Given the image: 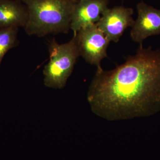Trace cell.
I'll return each mask as SVG.
<instances>
[{"mask_svg":"<svg viewBox=\"0 0 160 160\" xmlns=\"http://www.w3.org/2000/svg\"><path fill=\"white\" fill-rule=\"evenodd\" d=\"M92 111L110 121L151 116L160 111V50L140 44L114 69L98 67L87 93Z\"/></svg>","mask_w":160,"mask_h":160,"instance_id":"cell-1","label":"cell"},{"mask_svg":"<svg viewBox=\"0 0 160 160\" xmlns=\"http://www.w3.org/2000/svg\"><path fill=\"white\" fill-rule=\"evenodd\" d=\"M27 7L28 21L24 29L29 36L44 37L67 33L78 0H20Z\"/></svg>","mask_w":160,"mask_h":160,"instance_id":"cell-2","label":"cell"},{"mask_svg":"<svg viewBox=\"0 0 160 160\" xmlns=\"http://www.w3.org/2000/svg\"><path fill=\"white\" fill-rule=\"evenodd\" d=\"M49 60L43 70L44 83L48 88L62 89L66 86L80 56L74 38L59 44L53 38L48 45Z\"/></svg>","mask_w":160,"mask_h":160,"instance_id":"cell-3","label":"cell"},{"mask_svg":"<svg viewBox=\"0 0 160 160\" xmlns=\"http://www.w3.org/2000/svg\"><path fill=\"white\" fill-rule=\"evenodd\" d=\"M73 37L80 56L90 65L101 67L102 60L108 57L110 41L96 24L82 28L73 34Z\"/></svg>","mask_w":160,"mask_h":160,"instance_id":"cell-4","label":"cell"},{"mask_svg":"<svg viewBox=\"0 0 160 160\" xmlns=\"http://www.w3.org/2000/svg\"><path fill=\"white\" fill-rule=\"evenodd\" d=\"M133 13L132 8L123 6L107 8L96 25L110 42H118L126 29L133 26Z\"/></svg>","mask_w":160,"mask_h":160,"instance_id":"cell-5","label":"cell"},{"mask_svg":"<svg viewBox=\"0 0 160 160\" xmlns=\"http://www.w3.org/2000/svg\"><path fill=\"white\" fill-rule=\"evenodd\" d=\"M138 16L130 31L132 40L142 44L152 36L160 35V9L153 8L144 2L137 6Z\"/></svg>","mask_w":160,"mask_h":160,"instance_id":"cell-6","label":"cell"},{"mask_svg":"<svg viewBox=\"0 0 160 160\" xmlns=\"http://www.w3.org/2000/svg\"><path fill=\"white\" fill-rule=\"evenodd\" d=\"M109 0H78L72 15L70 29L73 34L96 24L108 8Z\"/></svg>","mask_w":160,"mask_h":160,"instance_id":"cell-7","label":"cell"},{"mask_svg":"<svg viewBox=\"0 0 160 160\" xmlns=\"http://www.w3.org/2000/svg\"><path fill=\"white\" fill-rule=\"evenodd\" d=\"M28 16L27 7L20 0H0V28H24Z\"/></svg>","mask_w":160,"mask_h":160,"instance_id":"cell-8","label":"cell"},{"mask_svg":"<svg viewBox=\"0 0 160 160\" xmlns=\"http://www.w3.org/2000/svg\"><path fill=\"white\" fill-rule=\"evenodd\" d=\"M18 27L0 28V65L6 52L18 45Z\"/></svg>","mask_w":160,"mask_h":160,"instance_id":"cell-9","label":"cell"}]
</instances>
